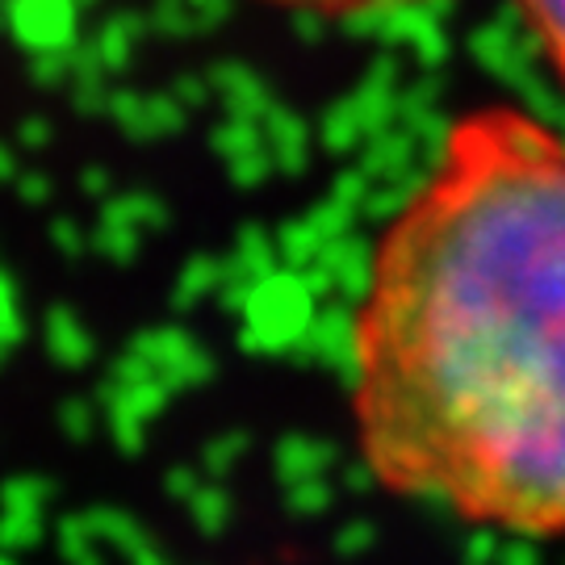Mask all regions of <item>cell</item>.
<instances>
[{"instance_id":"obj_1","label":"cell","mask_w":565,"mask_h":565,"mask_svg":"<svg viewBox=\"0 0 565 565\" xmlns=\"http://www.w3.org/2000/svg\"><path fill=\"white\" fill-rule=\"evenodd\" d=\"M373 482L507 536H565V139L478 105L382 226L352 315Z\"/></svg>"},{"instance_id":"obj_3","label":"cell","mask_w":565,"mask_h":565,"mask_svg":"<svg viewBox=\"0 0 565 565\" xmlns=\"http://www.w3.org/2000/svg\"><path fill=\"white\" fill-rule=\"evenodd\" d=\"M260 4L310 13V18H373V13H398V9H415L431 0H260Z\"/></svg>"},{"instance_id":"obj_2","label":"cell","mask_w":565,"mask_h":565,"mask_svg":"<svg viewBox=\"0 0 565 565\" xmlns=\"http://www.w3.org/2000/svg\"><path fill=\"white\" fill-rule=\"evenodd\" d=\"M515 9L527 21V30L536 34L553 72L565 81V0H515Z\"/></svg>"}]
</instances>
